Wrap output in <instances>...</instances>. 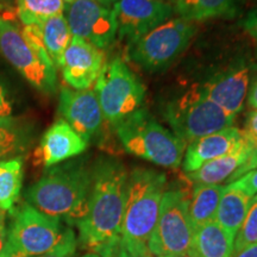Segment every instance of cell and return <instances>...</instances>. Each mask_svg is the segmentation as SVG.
<instances>
[{
  "label": "cell",
  "mask_w": 257,
  "mask_h": 257,
  "mask_svg": "<svg viewBox=\"0 0 257 257\" xmlns=\"http://www.w3.org/2000/svg\"><path fill=\"white\" fill-rule=\"evenodd\" d=\"M165 257H192V256L184 253V255H170V256H165Z\"/></svg>",
  "instance_id": "f35d334b"
},
{
  "label": "cell",
  "mask_w": 257,
  "mask_h": 257,
  "mask_svg": "<svg viewBox=\"0 0 257 257\" xmlns=\"http://www.w3.org/2000/svg\"><path fill=\"white\" fill-rule=\"evenodd\" d=\"M36 25L48 55L56 69L60 68L64 51L73 38L66 17L63 15H57Z\"/></svg>",
  "instance_id": "7402d4cb"
},
{
  "label": "cell",
  "mask_w": 257,
  "mask_h": 257,
  "mask_svg": "<svg viewBox=\"0 0 257 257\" xmlns=\"http://www.w3.org/2000/svg\"><path fill=\"white\" fill-rule=\"evenodd\" d=\"M166 182V174L150 168L138 167L128 175L120 234L134 248L150 252L148 244L159 220Z\"/></svg>",
  "instance_id": "3957f363"
},
{
  "label": "cell",
  "mask_w": 257,
  "mask_h": 257,
  "mask_svg": "<svg viewBox=\"0 0 257 257\" xmlns=\"http://www.w3.org/2000/svg\"><path fill=\"white\" fill-rule=\"evenodd\" d=\"M8 242V229H6L5 212L0 210V253L5 249Z\"/></svg>",
  "instance_id": "836d02e7"
},
{
  "label": "cell",
  "mask_w": 257,
  "mask_h": 257,
  "mask_svg": "<svg viewBox=\"0 0 257 257\" xmlns=\"http://www.w3.org/2000/svg\"><path fill=\"white\" fill-rule=\"evenodd\" d=\"M117 35L128 44L172 18L174 9L161 0H115Z\"/></svg>",
  "instance_id": "7c38bea8"
},
{
  "label": "cell",
  "mask_w": 257,
  "mask_h": 257,
  "mask_svg": "<svg viewBox=\"0 0 257 257\" xmlns=\"http://www.w3.org/2000/svg\"><path fill=\"white\" fill-rule=\"evenodd\" d=\"M249 83L250 68L244 63H237L199 85L211 101L236 118L248 95Z\"/></svg>",
  "instance_id": "9a60e30c"
},
{
  "label": "cell",
  "mask_w": 257,
  "mask_h": 257,
  "mask_svg": "<svg viewBox=\"0 0 257 257\" xmlns=\"http://www.w3.org/2000/svg\"><path fill=\"white\" fill-rule=\"evenodd\" d=\"M0 257H27V256L22 255V253H19V252L11 251V250L4 249L3 250V252L0 253Z\"/></svg>",
  "instance_id": "8d00e7d4"
},
{
  "label": "cell",
  "mask_w": 257,
  "mask_h": 257,
  "mask_svg": "<svg viewBox=\"0 0 257 257\" xmlns=\"http://www.w3.org/2000/svg\"><path fill=\"white\" fill-rule=\"evenodd\" d=\"M256 168L257 146L245 138L232 153L205 163L187 176L197 185H220L224 182L229 185Z\"/></svg>",
  "instance_id": "2e32d148"
},
{
  "label": "cell",
  "mask_w": 257,
  "mask_h": 257,
  "mask_svg": "<svg viewBox=\"0 0 257 257\" xmlns=\"http://www.w3.org/2000/svg\"><path fill=\"white\" fill-rule=\"evenodd\" d=\"M112 0H75L67 6V23L74 37L106 49L117 35Z\"/></svg>",
  "instance_id": "8fae6325"
},
{
  "label": "cell",
  "mask_w": 257,
  "mask_h": 257,
  "mask_svg": "<svg viewBox=\"0 0 257 257\" xmlns=\"http://www.w3.org/2000/svg\"><path fill=\"white\" fill-rule=\"evenodd\" d=\"M82 257H100V255H99V253H95V252H91V253H87V255H85Z\"/></svg>",
  "instance_id": "74e56055"
},
{
  "label": "cell",
  "mask_w": 257,
  "mask_h": 257,
  "mask_svg": "<svg viewBox=\"0 0 257 257\" xmlns=\"http://www.w3.org/2000/svg\"><path fill=\"white\" fill-rule=\"evenodd\" d=\"M231 184L245 192L249 197L253 198L257 194V169L246 173L242 178L231 182Z\"/></svg>",
  "instance_id": "f546056e"
},
{
  "label": "cell",
  "mask_w": 257,
  "mask_h": 257,
  "mask_svg": "<svg viewBox=\"0 0 257 257\" xmlns=\"http://www.w3.org/2000/svg\"><path fill=\"white\" fill-rule=\"evenodd\" d=\"M242 133L249 142L257 146V110H252L246 115Z\"/></svg>",
  "instance_id": "4dcf8cb0"
},
{
  "label": "cell",
  "mask_w": 257,
  "mask_h": 257,
  "mask_svg": "<svg viewBox=\"0 0 257 257\" xmlns=\"http://www.w3.org/2000/svg\"><path fill=\"white\" fill-rule=\"evenodd\" d=\"M76 237L74 231L69 234L68 238L61 244L59 248H56L53 251L44 253V255L36 256V257H74L76 250Z\"/></svg>",
  "instance_id": "f1b7e54d"
},
{
  "label": "cell",
  "mask_w": 257,
  "mask_h": 257,
  "mask_svg": "<svg viewBox=\"0 0 257 257\" xmlns=\"http://www.w3.org/2000/svg\"><path fill=\"white\" fill-rule=\"evenodd\" d=\"M104 119L115 126L142 107L146 88L120 57L105 63L95 82Z\"/></svg>",
  "instance_id": "9c48e42d"
},
{
  "label": "cell",
  "mask_w": 257,
  "mask_h": 257,
  "mask_svg": "<svg viewBox=\"0 0 257 257\" xmlns=\"http://www.w3.org/2000/svg\"><path fill=\"white\" fill-rule=\"evenodd\" d=\"M23 185V162L19 159L0 161V210L12 212Z\"/></svg>",
  "instance_id": "cb8c5ba5"
},
{
  "label": "cell",
  "mask_w": 257,
  "mask_h": 257,
  "mask_svg": "<svg viewBox=\"0 0 257 257\" xmlns=\"http://www.w3.org/2000/svg\"><path fill=\"white\" fill-rule=\"evenodd\" d=\"M197 34V27L184 18H170L128 44V57L148 72L169 67L181 55Z\"/></svg>",
  "instance_id": "52a82bcc"
},
{
  "label": "cell",
  "mask_w": 257,
  "mask_h": 257,
  "mask_svg": "<svg viewBox=\"0 0 257 257\" xmlns=\"http://www.w3.org/2000/svg\"><path fill=\"white\" fill-rule=\"evenodd\" d=\"M73 2H75V0H63V3H64V4H67V5L72 4Z\"/></svg>",
  "instance_id": "ab89813d"
},
{
  "label": "cell",
  "mask_w": 257,
  "mask_h": 257,
  "mask_svg": "<svg viewBox=\"0 0 257 257\" xmlns=\"http://www.w3.org/2000/svg\"><path fill=\"white\" fill-rule=\"evenodd\" d=\"M0 54L37 91L49 95L56 92V67L42 43L36 24L21 29L9 19H0Z\"/></svg>",
  "instance_id": "277c9868"
},
{
  "label": "cell",
  "mask_w": 257,
  "mask_h": 257,
  "mask_svg": "<svg viewBox=\"0 0 257 257\" xmlns=\"http://www.w3.org/2000/svg\"><path fill=\"white\" fill-rule=\"evenodd\" d=\"M162 115L175 136L186 146L207 135L233 126L236 119L211 101L199 83L166 101Z\"/></svg>",
  "instance_id": "8992f818"
},
{
  "label": "cell",
  "mask_w": 257,
  "mask_h": 257,
  "mask_svg": "<svg viewBox=\"0 0 257 257\" xmlns=\"http://www.w3.org/2000/svg\"><path fill=\"white\" fill-rule=\"evenodd\" d=\"M86 142L80 135L63 119L57 120L46 131L40 146L34 154L36 166L49 168L63 161L78 156L87 149Z\"/></svg>",
  "instance_id": "e0dca14e"
},
{
  "label": "cell",
  "mask_w": 257,
  "mask_h": 257,
  "mask_svg": "<svg viewBox=\"0 0 257 257\" xmlns=\"http://www.w3.org/2000/svg\"><path fill=\"white\" fill-rule=\"evenodd\" d=\"M257 244V194L251 199L242 226L239 227L233 243V255L240 250ZM232 255V256H233Z\"/></svg>",
  "instance_id": "4316f807"
},
{
  "label": "cell",
  "mask_w": 257,
  "mask_h": 257,
  "mask_svg": "<svg viewBox=\"0 0 257 257\" xmlns=\"http://www.w3.org/2000/svg\"><path fill=\"white\" fill-rule=\"evenodd\" d=\"M161 2H166V3H170V4H173V3H174L175 0H161Z\"/></svg>",
  "instance_id": "60d3db41"
},
{
  "label": "cell",
  "mask_w": 257,
  "mask_h": 257,
  "mask_svg": "<svg viewBox=\"0 0 257 257\" xmlns=\"http://www.w3.org/2000/svg\"><path fill=\"white\" fill-rule=\"evenodd\" d=\"M246 99H248L249 107L252 110H257V76L253 79L251 86H250Z\"/></svg>",
  "instance_id": "e575fe53"
},
{
  "label": "cell",
  "mask_w": 257,
  "mask_h": 257,
  "mask_svg": "<svg viewBox=\"0 0 257 257\" xmlns=\"http://www.w3.org/2000/svg\"><path fill=\"white\" fill-rule=\"evenodd\" d=\"M11 213L12 223L5 249L27 257L53 251L73 232L72 229H63L60 219L42 213L28 202Z\"/></svg>",
  "instance_id": "ba28073f"
},
{
  "label": "cell",
  "mask_w": 257,
  "mask_h": 257,
  "mask_svg": "<svg viewBox=\"0 0 257 257\" xmlns=\"http://www.w3.org/2000/svg\"><path fill=\"white\" fill-rule=\"evenodd\" d=\"M121 146L128 154L167 168H178L186 144L159 123L146 107L115 125Z\"/></svg>",
  "instance_id": "5b68a950"
},
{
  "label": "cell",
  "mask_w": 257,
  "mask_h": 257,
  "mask_svg": "<svg viewBox=\"0 0 257 257\" xmlns=\"http://www.w3.org/2000/svg\"><path fill=\"white\" fill-rule=\"evenodd\" d=\"M0 19H2V17H0Z\"/></svg>",
  "instance_id": "b9f144b4"
},
{
  "label": "cell",
  "mask_w": 257,
  "mask_h": 257,
  "mask_svg": "<svg viewBox=\"0 0 257 257\" xmlns=\"http://www.w3.org/2000/svg\"><path fill=\"white\" fill-rule=\"evenodd\" d=\"M242 25L250 37L252 38L255 42L256 48H257V6L248 11V14L245 15V17L243 18Z\"/></svg>",
  "instance_id": "1f68e13d"
},
{
  "label": "cell",
  "mask_w": 257,
  "mask_h": 257,
  "mask_svg": "<svg viewBox=\"0 0 257 257\" xmlns=\"http://www.w3.org/2000/svg\"><path fill=\"white\" fill-rule=\"evenodd\" d=\"M59 112L86 142L98 136L105 120L98 96L92 89L78 91L63 87L60 92Z\"/></svg>",
  "instance_id": "4fadbf2b"
},
{
  "label": "cell",
  "mask_w": 257,
  "mask_h": 257,
  "mask_svg": "<svg viewBox=\"0 0 257 257\" xmlns=\"http://www.w3.org/2000/svg\"><path fill=\"white\" fill-rule=\"evenodd\" d=\"M127 170L114 159H104L92 172L88 211L78 223L82 248L98 252L121 233Z\"/></svg>",
  "instance_id": "6da1fadb"
},
{
  "label": "cell",
  "mask_w": 257,
  "mask_h": 257,
  "mask_svg": "<svg viewBox=\"0 0 257 257\" xmlns=\"http://www.w3.org/2000/svg\"><path fill=\"white\" fill-rule=\"evenodd\" d=\"M105 66V54L79 37H74L64 51L60 68L63 80L73 89L85 91L95 85Z\"/></svg>",
  "instance_id": "5bb4252c"
},
{
  "label": "cell",
  "mask_w": 257,
  "mask_h": 257,
  "mask_svg": "<svg viewBox=\"0 0 257 257\" xmlns=\"http://www.w3.org/2000/svg\"><path fill=\"white\" fill-rule=\"evenodd\" d=\"M246 0H175L174 14L188 22L236 18L243 14Z\"/></svg>",
  "instance_id": "d6986e66"
},
{
  "label": "cell",
  "mask_w": 257,
  "mask_h": 257,
  "mask_svg": "<svg viewBox=\"0 0 257 257\" xmlns=\"http://www.w3.org/2000/svg\"><path fill=\"white\" fill-rule=\"evenodd\" d=\"M244 140L245 137L243 136L242 130L230 126L189 143L184 156L185 172L189 174L205 163L232 153Z\"/></svg>",
  "instance_id": "ac0fdd59"
},
{
  "label": "cell",
  "mask_w": 257,
  "mask_h": 257,
  "mask_svg": "<svg viewBox=\"0 0 257 257\" xmlns=\"http://www.w3.org/2000/svg\"><path fill=\"white\" fill-rule=\"evenodd\" d=\"M232 257H257V244L240 250L239 252L234 253Z\"/></svg>",
  "instance_id": "d590c367"
},
{
  "label": "cell",
  "mask_w": 257,
  "mask_h": 257,
  "mask_svg": "<svg viewBox=\"0 0 257 257\" xmlns=\"http://www.w3.org/2000/svg\"><path fill=\"white\" fill-rule=\"evenodd\" d=\"M12 112V106L11 102L8 99V95H6V92L4 87L0 83V118L2 117H9L11 115Z\"/></svg>",
  "instance_id": "d6a6232c"
},
{
  "label": "cell",
  "mask_w": 257,
  "mask_h": 257,
  "mask_svg": "<svg viewBox=\"0 0 257 257\" xmlns=\"http://www.w3.org/2000/svg\"><path fill=\"white\" fill-rule=\"evenodd\" d=\"M63 0H17L18 17L24 25L38 24L57 15H63Z\"/></svg>",
  "instance_id": "d4e9b609"
},
{
  "label": "cell",
  "mask_w": 257,
  "mask_h": 257,
  "mask_svg": "<svg viewBox=\"0 0 257 257\" xmlns=\"http://www.w3.org/2000/svg\"><path fill=\"white\" fill-rule=\"evenodd\" d=\"M92 173L72 162L48 170L27 192L29 204L47 216L78 224L88 211Z\"/></svg>",
  "instance_id": "7a4b0ae2"
},
{
  "label": "cell",
  "mask_w": 257,
  "mask_h": 257,
  "mask_svg": "<svg viewBox=\"0 0 257 257\" xmlns=\"http://www.w3.org/2000/svg\"><path fill=\"white\" fill-rule=\"evenodd\" d=\"M251 199L245 192L232 184L224 186L214 220L236 237L248 213Z\"/></svg>",
  "instance_id": "44dd1931"
},
{
  "label": "cell",
  "mask_w": 257,
  "mask_h": 257,
  "mask_svg": "<svg viewBox=\"0 0 257 257\" xmlns=\"http://www.w3.org/2000/svg\"><path fill=\"white\" fill-rule=\"evenodd\" d=\"M234 236L216 220L194 230L191 250L192 257H232Z\"/></svg>",
  "instance_id": "ffe728a7"
},
{
  "label": "cell",
  "mask_w": 257,
  "mask_h": 257,
  "mask_svg": "<svg viewBox=\"0 0 257 257\" xmlns=\"http://www.w3.org/2000/svg\"><path fill=\"white\" fill-rule=\"evenodd\" d=\"M100 257H154L150 252L142 251L131 246L121 234L105 244L98 252Z\"/></svg>",
  "instance_id": "83f0119b"
},
{
  "label": "cell",
  "mask_w": 257,
  "mask_h": 257,
  "mask_svg": "<svg viewBox=\"0 0 257 257\" xmlns=\"http://www.w3.org/2000/svg\"><path fill=\"white\" fill-rule=\"evenodd\" d=\"M27 130L17 118H0V159L17 153L23 147Z\"/></svg>",
  "instance_id": "484cf974"
},
{
  "label": "cell",
  "mask_w": 257,
  "mask_h": 257,
  "mask_svg": "<svg viewBox=\"0 0 257 257\" xmlns=\"http://www.w3.org/2000/svg\"><path fill=\"white\" fill-rule=\"evenodd\" d=\"M223 189L221 185H195L188 204L189 218L194 230L216 219Z\"/></svg>",
  "instance_id": "603a6c76"
},
{
  "label": "cell",
  "mask_w": 257,
  "mask_h": 257,
  "mask_svg": "<svg viewBox=\"0 0 257 257\" xmlns=\"http://www.w3.org/2000/svg\"><path fill=\"white\" fill-rule=\"evenodd\" d=\"M188 204L189 199L181 189L166 191L159 220L148 244L154 257L188 255L194 234Z\"/></svg>",
  "instance_id": "30bf717a"
}]
</instances>
